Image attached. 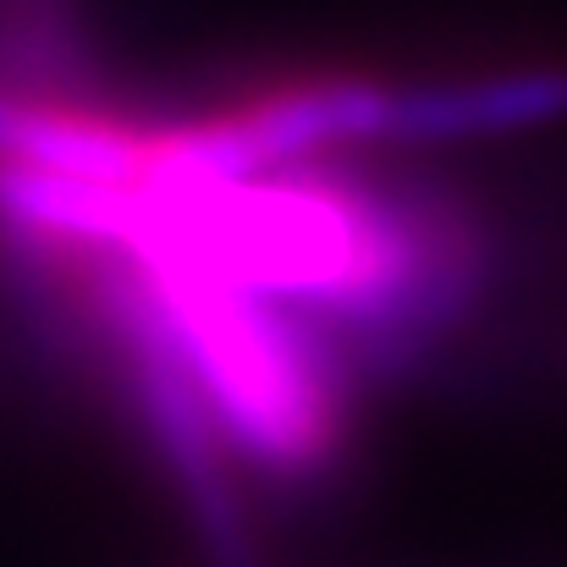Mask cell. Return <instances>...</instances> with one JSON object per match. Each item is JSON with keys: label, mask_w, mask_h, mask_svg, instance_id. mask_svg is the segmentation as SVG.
I'll use <instances>...</instances> for the list:
<instances>
[{"label": "cell", "mask_w": 567, "mask_h": 567, "mask_svg": "<svg viewBox=\"0 0 567 567\" xmlns=\"http://www.w3.org/2000/svg\"><path fill=\"white\" fill-rule=\"evenodd\" d=\"M127 259L237 452L276 474L326 468L342 441V359L331 342L270 298L237 292L172 259Z\"/></svg>", "instance_id": "obj_1"}, {"label": "cell", "mask_w": 567, "mask_h": 567, "mask_svg": "<svg viewBox=\"0 0 567 567\" xmlns=\"http://www.w3.org/2000/svg\"><path fill=\"white\" fill-rule=\"evenodd\" d=\"M150 133L155 127H133L122 116H105L55 94L0 89V161H17V166H39L78 183L138 188L144 161H150Z\"/></svg>", "instance_id": "obj_4"}, {"label": "cell", "mask_w": 567, "mask_h": 567, "mask_svg": "<svg viewBox=\"0 0 567 567\" xmlns=\"http://www.w3.org/2000/svg\"><path fill=\"white\" fill-rule=\"evenodd\" d=\"M567 116V66L529 61L496 66L468 78L402 83L391 89L385 144H468V138H507L529 127H551Z\"/></svg>", "instance_id": "obj_3"}, {"label": "cell", "mask_w": 567, "mask_h": 567, "mask_svg": "<svg viewBox=\"0 0 567 567\" xmlns=\"http://www.w3.org/2000/svg\"><path fill=\"white\" fill-rule=\"evenodd\" d=\"M100 292H105L111 326L127 337L144 413H150V424H155V441H161V452H166V468L177 474V491H183V502H188L193 529H198L209 563L215 567H259L248 518H243V502H237L231 474H226V457H220L215 413H209L204 391L193 385L188 364L177 359V348H172V337H166V326H161V309H155V298H150L138 265L122 254V265L100 276Z\"/></svg>", "instance_id": "obj_2"}]
</instances>
